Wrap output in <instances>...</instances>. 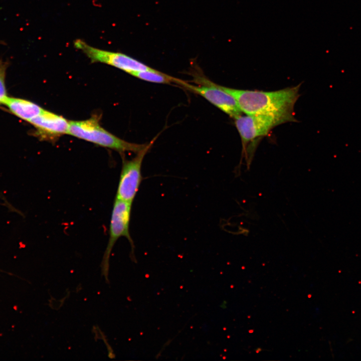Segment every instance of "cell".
I'll use <instances>...</instances> for the list:
<instances>
[{"label": "cell", "mask_w": 361, "mask_h": 361, "mask_svg": "<svg viewBox=\"0 0 361 361\" xmlns=\"http://www.w3.org/2000/svg\"><path fill=\"white\" fill-rule=\"evenodd\" d=\"M236 100L247 115L267 114L296 121L294 107L299 97L300 84L273 91L236 89L220 85Z\"/></svg>", "instance_id": "cell-1"}, {"label": "cell", "mask_w": 361, "mask_h": 361, "mask_svg": "<svg viewBox=\"0 0 361 361\" xmlns=\"http://www.w3.org/2000/svg\"><path fill=\"white\" fill-rule=\"evenodd\" d=\"M67 134L121 153H137L146 145L129 142L114 135L101 127L96 116L85 120L70 121Z\"/></svg>", "instance_id": "cell-2"}, {"label": "cell", "mask_w": 361, "mask_h": 361, "mask_svg": "<svg viewBox=\"0 0 361 361\" xmlns=\"http://www.w3.org/2000/svg\"><path fill=\"white\" fill-rule=\"evenodd\" d=\"M131 206L132 203L115 198L110 220L108 243L101 263L102 273L106 281H108L110 255L118 239L125 237L133 245L129 232Z\"/></svg>", "instance_id": "cell-3"}, {"label": "cell", "mask_w": 361, "mask_h": 361, "mask_svg": "<svg viewBox=\"0 0 361 361\" xmlns=\"http://www.w3.org/2000/svg\"><path fill=\"white\" fill-rule=\"evenodd\" d=\"M155 137L146 146L136 153L130 160L123 159L116 198L132 203L142 179L141 166L143 159L153 144Z\"/></svg>", "instance_id": "cell-4"}, {"label": "cell", "mask_w": 361, "mask_h": 361, "mask_svg": "<svg viewBox=\"0 0 361 361\" xmlns=\"http://www.w3.org/2000/svg\"><path fill=\"white\" fill-rule=\"evenodd\" d=\"M287 122L285 118L267 114L241 115L235 118L244 148L249 142L266 135L276 126Z\"/></svg>", "instance_id": "cell-5"}, {"label": "cell", "mask_w": 361, "mask_h": 361, "mask_svg": "<svg viewBox=\"0 0 361 361\" xmlns=\"http://www.w3.org/2000/svg\"><path fill=\"white\" fill-rule=\"evenodd\" d=\"M74 44L76 48L84 52L92 62L108 64L130 74L153 69L126 54L96 48L82 40H75Z\"/></svg>", "instance_id": "cell-6"}, {"label": "cell", "mask_w": 361, "mask_h": 361, "mask_svg": "<svg viewBox=\"0 0 361 361\" xmlns=\"http://www.w3.org/2000/svg\"><path fill=\"white\" fill-rule=\"evenodd\" d=\"M204 85L196 86L183 81L180 84L186 89L205 98L218 108L234 119L242 115L235 99L219 85L206 80Z\"/></svg>", "instance_id": "cell-7"}, {"label": "cell", "mask_w": 361, "mask_h": 361, "mask_svg": "<svg viewBox=\"0 0 361 361\" xmlns=\"http://www.w3.org/2000/svg\"><path fill=\"white\" fill-rule=\"evenodd\" d=\"M29 122L36 128L39 136L51 140L67 134L69 126V121L64 117L44 109Z\"/></svg>", "instance_id": "cell-8"}, {"label": "cell", "mask_w": 361, "mask_h": 361, "mask_svg": "<svg viewBox=\"0 0 361 361\" xmlns=\"http://www.w3.org/2000/svg\"><path fill=\"white\" fill-rule=\"evenodd\" d=\"M3 104L17 116L29 122L40 114L43 109L38 105L28 100L7 97Z\"/></svg>", "instance_id": "cell-9"}, {"label": "cell", "mask_w": 361, "mask_h": 361, "mask_svg": "<svg viewBox=\"0 0 361 361\" xmlns=\"http://www.w3.org/2000/svg\"><path fill=\"white\" fill-rule=\"evenodd\" d=\"M132 76L142 80L160 84H171L179 85L183 80L165 74L154 69L150 70L137 72L131 74Z\"/></svg>", "instance_id": "cell-10"}, {"label": "cell", "mask_w": 361, "mask_h": 361, "mask_svg": "<svg viewBox=\"0 0 361 361\" xmlns=\"http://www.w3.org/2000/svg\"><path fill=\"white\" fill-rule=\"evenodd\" d=\"M7 62L0 61V103L3 104L7 97L5 84L6 72L8 67Z\"/></svg>", "instance_id": "cell-11"}]
</instances>
